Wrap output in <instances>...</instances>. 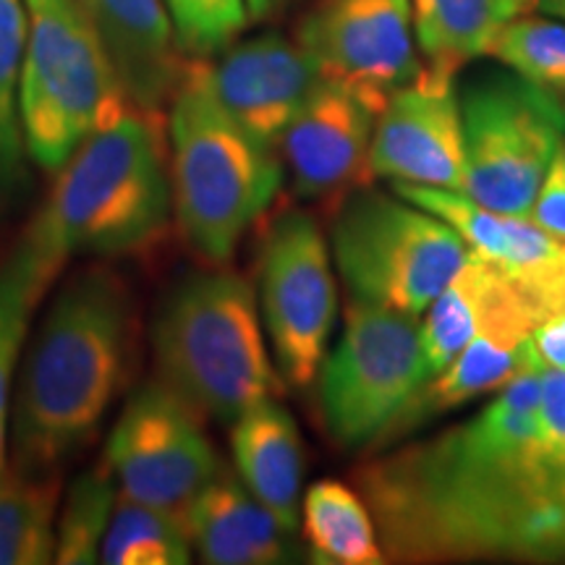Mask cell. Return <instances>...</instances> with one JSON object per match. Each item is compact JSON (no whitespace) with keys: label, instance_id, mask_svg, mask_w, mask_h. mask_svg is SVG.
I'll use <instances>...</instances> for the list:
<instances>
[{"label":"cell","instance_id":"4","mask_svg":"<svg viewBox=\"0 0 565 565\" xmlns=\"http://www.w3.org/2000/svg\"><path fill=\"white\" fill-rule=\"evenodd\" d=\"M158 380L202 416L233 422L286 385L265 343L254 288L238 273H194L152 322Z\"/></svg>","mask_w":565,"mask_h":565},{"label":"cell","instance_id":"34","mask_svg":"<svg viewBox=\"0 0 565 565\" xmlns=\"http://www.w3.org/2000/svg\"><path fill=\"white\" fill-rule=\"evenodd\" d=\"M536 9L547 13V17L565 21V0H536Z\"/></svg>","mask_w":565,"mask_h":565},{"label":"cell","instance_id":"26","mask_svg":"<svg viewBox=\"0 0 565 565\" xmlns=\"http://www.w3.org/2000/svg\"><path fill=\"white\" fill-rule=\"evenodd\" d=\"M100 561L108 565H183L192 561V542L181 515L118 494Z\"/></svg>","mask_w":565,"mask_h":565},{"label":"cell","instance_id":"17","mask_svg":"<svg viewBox=\"0 0 565 565\" xmlns=\"http://www.w3.org/2000/svg\"><path fill=\"white\" fill-rule=\"evenodd\" d=\"M131 105L162 110L179 89L186 55L179 51L166 0H79Z\"/></svg>","mask_w":565,"mask_h":565},{"label":"cell","instance_id":"18","mask_svg":"<svg viewBox=\"0 0 565 565\" xmlns=\"http://www.w3.org/2000/svg\"><path fill=\"white\" fill-rule=\"evenodd\" d=\"M189 542L210 565H273L291 561L288 532L242 479L217 477L183 513Z\"/></svg>","mask_w":565,"mask_h":565},{"label":"cell","instance_id":"6","mask_svg":"<svg viewBox=\"0 0 565 565\" xmlns=\"http://www.w3.org/2000/svg\"><path fill=\"white\" fill-rule=\"evenodd\" d=\"M21 124L30 158L58 171L82 141L131 108L116 66L79 0H24Z\"/></svg>","mask_w":565,"mask_h":565},{"label":"cell","instance_id":"32","mask_svg":"<svg viewBox=\"0 0 565 565\" xmlns=\"http://www.w3.org/2000/svg\"><path fill=\"white\" fill-rule=\"evenodd\" d=\"M532 351L545 370L565 372V315L536 324L532 333Z\"/></svg>","mask_w":565,"mask_h":565},{"label":"cell","instance_id":"29","mask_svg":"<svg viewBox=\"0 0 565 565\" xmlns=\"http://www.w3.org/2000/svg\"><path fill=\"white\" fill-rule=\"evenodd\" d=\"M492 58L534 87L565 95V21L521 13L508 21L490 47Z\"/></svg>","mask_w":565,"mask_h":565},{"label":"cell","instance_id":"5","mask_svg":"<svg viewBox=\"0 0 565 565\" xmlns=\"http://www.w3.org/2000/svg\"><path fill=\"white\" fill-rule=\"evenodd\" d=\"M168 141L175 228L204 263H228L280 192L278 152L233 124L189 68L171 100Z\"/></svg>","mask_w":565,"mask_h":565},{"label":"cell","instance_id":"13","mask_svg":"<svg viewBox=\"0 0 565 565\" xmlns=\"http://www.w3.org/2000/svg\"><path fill=\"white\" fill-rule=\"evenodd\" d=\"M370 175L461 192L463 113L456 74L422 61L414 79L387 97L372 131Z\"/></svg>","mask_w":565,"mask_h":565},{"label":"cell","instance_id":"24","mask_svg":"<svg viewBox=\"0 0 565 565\" xmlns=\"http://www.w3.org/2000/svg\"><path fill=\"white\" fill-rule=\"evenodd\" d=\"M55 282L24 242L0 265V471L9 466L11 404L34 309Z\"/></svg>","mask_w":565,"mask_h":565},{"label":"cell","instance_id":"8","mask_svg":"<svg viewBox=\"0 0 565 565\" xmlns=\"http://www.w3.org/2000/svg\"><path fill=\"white\" fill-rule=\"evenodd\" d=\"M424 385L419 317L351 299L343 333L317 372L328 435L343 448L383 440Z\"/></svg>","mask_w":565,"mask_h":565},{"label":"cell","instance_id":"27","mask_svg":"<svg viewBox=\"0 0 565 565\" xmlns=\"http://www.w3.org/2000/svg\"><path fill=\"white\" fill-rule=\"evenodd\" d=\"M490 263L471 252L461 273L429 303L422 322V353L427 383L448 366L475 335L482 315Z\"/></svg>","mask_w":565,"mask_h":565},{"label":"cell","instance_id":"2","mask_svg":"<svg viewBox=\"0 0 565 565\" xmlns=\"http://www.w3.org/2000/svg\"><path fill=\"white\" fill-rule=\"evenodd\" d=\"M137 356V309L113 267L74 273L26 338L11 404L13 463L51 475L97 433Z\"/></svg>","mask_w":565,"mask_h":565},{"label":"cell","instance_id":"9","mask_svg":"<svg viewBox=\"0 0 565 565\" xmlns=\"http://www.w3.org/2000/svg\"><path fill=\"white\" fill-rule=\"evenodd\" d=\"M466 179L461 194L526 217L565 141V108L515 74L479 79L461 97Z\"/></svg>","mask_w":565,"mask_h":565},{"label":"cell","instance_id":"28","mask_svg":"<svg viewBox=\"0 0 565 565\" xmlns=\"http://www.w3.org/2000/svg\"><path fill=\"white\" fill-rule=\"evenodd\" d=\"M118 494L121 492H118L108 461L74 479L66 500L61 503L58 524H55V563H100L103 540Z\"/></svg>","mask_w":565,"mask_h":565},{"label":"cell","instance_id":"3","mask_svg":"<svg viewBox=\"0 0 565 565\" xmlns=\"http://www.w3.org/2000/svg\"><path fill=\"white\" fill-rule=\"evenodd\" d=\"M173 221L171 141L162 110L131 105L58 168L24 242L58 278L71 257H126L150 249Z\"/></svg>","mask_w":565,"mask_h":565},{"label":"cell","instance_id":"30","mask_svg":"<svg viewBox=\"0 0 565 565\" xmlns=\"http://www.w3.org/2000/svg\"><path fill=\"white\" fill-rule=\"evenodd\" d=\"M175 42L186 58H210L231 45L249 24L246 0H166Z\"/></svg>","mask_w":565,"mask_h":565},{"label":"cell","instance_id":"22","mask_svg":"<svg viewBox=\"0 0 565 565\" xmlns=\"http://www.w3.org/2000/svg\"><path fill=\"white\" fill-rule=\"evenodd\" d=\"M301 526L317 563L377 565L385 561L370 505L335 479H322L303 494Z\"/></svg>","mask_w":565,"mask_h":565},{"label":"cell","instance_id":"10","mask_svg":"<svg viewBox=\"0 0 565 565\" xmlns=\"http://www.w3.org/2000/svg\"><path fill=\"white\" fill-rule=\"evenodd\" d=\"M259 317L282 383L309 387L328 353L338 315L330 246L309 212L275 217L259 252Z\"/></svg>","mask_w":565,"mask_h":565},{"label":"cell","instance_id":"23","mask_svg":"<svg viewBox=\"0 0 565 565\" xmlns=\"http://www.w3.org/2000/svg\"><path fill=\"white\" fill-rule=\"evenodd\" d=\"M61 479L17 463L0 471V565L55 563Z\"/></svg>","mask_w":565,"mask_h":565},{"label":"cell","instance_id":"21","mask_svg":"<svg viewBox=\"0 0 565 565\" xmlns=\"http://www.w3.org/2000/svg\"><path fill=\"white\" fill-rule=\"evenodd\" d=\"M536 9V0H412L416 45L424 61L458 74L490 55L508 21Z\"/></svg>","mask_w":565,"mask_h":565},{"label":"cell","instance_id":"7","mask_svg":"<svg viewBox=\"0 0 565 565\" xmlns=\"http://www.w3.org/2000/svg\"><path fill=\"white\" fill-rule=\"evenodd\" d=\"M456 228L404 196L349 192L333 221V257L351 299L424 315L469 259Z\"/></svg>","mask_w":565,"mask_h":565},{"label":"cell","instance_id":"15","mask_svg":"<svg viewBox=\"0 0 565 565\" xmlns=\"http://www.w3.org/2000/svg\"><path fill=\"white\" fill-rule=\"evenodd\" d=\"M536 317L526 296L508 273L490 263L479 324L471 341L437 377L429 380L404 408L387 437L422 419L469 404L479 395L500 391L524 370L532 356Z\"/></svg>","mask_w":565,"mask_h":565},{"label":"cell","instance_id":"16","mask_svg":"<svg viewBox=\"0 0 565 565\" xmlns=\"http://www.w3.org/2000/svg\"><path fill=\"white\" fill-rule=\"evenodd\" d=\"M377 110L341 84L324 79L280 137L294 192L322 200L370 179V147Z\"/></svg>","mask_w":565,"mask_h":565},{"label":"cell","instance_id":"14","mask_svg":"<svg viewBox=\"0 0 565 565\" xmlns=\"http://www.w3.org/2000/svg\"><path fill=\"white\" fill-rule=\"evenodd\" d=\"M186 68L233 124L275 152H280L282 131L324 82L299 40L278 32L228 45L217 58H189Z\"/></svg>","mask_w":565,"mask_h":565},{"label":"cell","instance_id":"25","mask_svg":"<svg viewBox=\"0 0 565 565\" xmlns=\"http://www.w3.org/2000/svg\"><path fill=\"white\" fill-rule=\"evenodd\" d=\"M26 45L24 0H0V215L26 189V141L21 124V61Z\"/></svg>","mask_w":565,"mask_h":565},{"label":"cell","instance_id":"19","mask_svg":"<svg viewBox=\"0 0 565 565\" xmlns=\"http://www.w3.org/2000/svg\"><path fill=\"white\" fill-rule=\"evenodd\" d=\"M233 463L254 498L278 515L288 532L299 529L303 445L294 416L273 398L233 419Z\"/></svg>","mask_w":565,"mask_h":565},{"label":"cell","instance_id":"33","mask_svg":"<svg viewBox=\"0 0 565 565\" xmlns=\"http://www.w3.org/2000/svg\"><path fill=\"white\" fill-rule=\"evenodd\" d=\"M282 0H246V6H249V17L252 19H265L270 17V13L278 9Z\"/></svg>","mask_w":565,"mask_h":565},{"label":"cell","instance_id":"11","mask_svg":"<svg viewBox=\"0 0 565 565\" xmlns=\"http://www.w3.org/2000/svg\"><path fill=\"white\" fill-rule=\"evenodd\" d=\"M202 419L160 380L141 385L108 437L105 461L118 492L183 519L196 494L223 475Z\"/></svg>","mask_w":565,"mask_h":565},{"label":"cell","instance_id":"12","mask_svg":"<svg viewBox=\"0 0 565 565\" xmlns=\"http://www.w3.org/2000/svg\"><path fill=\"white\" fill-rule=\"evenodd\" d=\"M296 40L324 79L377 113L422 66L412 0H320Z\"/></svg>","mask_w":565,"mask_h":565},{"label":"cell","instance_id":"20","mask_svg":"<svg viewBox=\"0 0 565 565\" xmlns=\"http://www.w3.org/2000/svg\"><path fill=\"white\" fill-rule=\"evenodd\" d=\"M393 189L406 202L433 212L450 228H456L458 236L469 246V252L479 254L487 263L505 273H521L547 263L565 244L561 238L550 236L547 231H542L540 225L526 221V217L494 212L484 204L469 200L461 192H454V189L419 186V183L401 181H393Z\"/></svg>","mask_w":565,"mask_h":565},{"label":"cell","instance_id":"31","mask_svg":"<svg viewBox=\"0 0 565 565\" xmlns=\"http://www.w3.org/2000/svg\"><path fill=\"white\" fill-rule=\"evenodd\" d=\"M526 221L565 242V141L555 152L553 166H550L545 183L540 186V194H536Z\"/></svg>","mask_w":565,"mask_h":565},{"label":"cell","instance_id":"1","mask_svg":"<svg viewBox=\"0 0 565 565\" xmlns=\"http://www.w3.org/2000/svg\"><path fill=\"white\" fill-rule=\"evenodd\" d=\"M540 359L469 422L359 469L391 561H565V458L540 443Z\"/></svg>","mask_w":565,"mask_h":565}]
</instances>
